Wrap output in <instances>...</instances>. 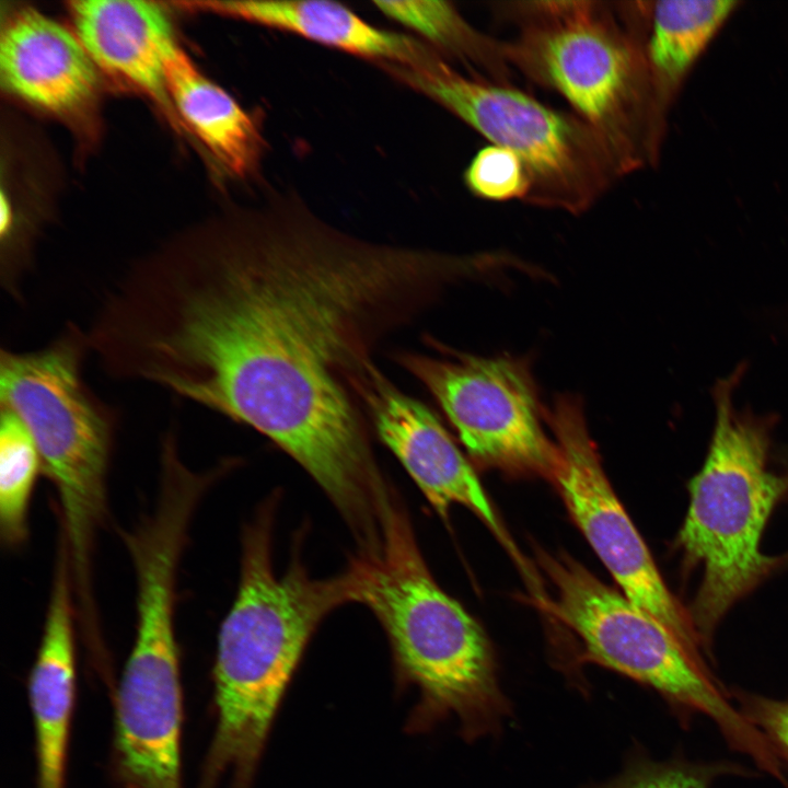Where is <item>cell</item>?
<instances>
[{"mask_svg":"<svg viewBox=\"0 0 788 788\" xmlns=\"http://www.w3.org/2000/svg\"><path fill=\"white\" fill-rule=\"evenodd\" d=\"M349 568L355 602L367 605L386 633L396 692L418 694L405 731L428 732L449 718L457 719L461 735L471 741L498 730L511 708L488 639L434 581L396 502L379 542Z\"/></svg>","mask_w":788,"mask_h":788,"instance_id":"cell-3","label":"cell"},{"mask_svg":"<svg viewBox=\"0 0 788 788\" xmlns=\"http://www.w3.org/2000/svg\"><path fill=\"white\" fill-rule=\"evenodd\" d=\"M742 715L757 728L779 758L788 762V700L741 694Z\"/></svg>","mask_w":788,"mask_h":788,"instance_id":"cell-22","label":"cell"},{"mask_svg":"<svg viewBox=\"0 0 788 788\" xmlns=\"http://www.w3.org/2000/svg\"><path fill=\"white\" fill-rule=\"evenodd\" d=\"M468 270L465 256L369 241L271 193L134 262L89 343L109 376L264 434L355 529L389 489L352 381L385 336Z\"/></svg>","mask_w":788,"mask_h":788,"instance_id":"cell-1","label":"cell"},{"mask_svg":"<svg viewBox=\"0 0 788 788\" xmlns=\"http://www.w3.org/2000/svg\"><path fill=\"white\" fill-rule=\"evenodd\" d=\"M73 592L72 568L62 542L40 644L27 686L34 721L36 788H66L76 699Z\"/></svg>","mask_w":788,"mask_h":788,"instance_id":"cell-14","label":"cell"},{"mask_svg":"<svg viewBox=\"0 0 788 788\" xmlns=\"http://www.w3.org/2000/svg\"><path fill=\"white\" fill-rule=\"evenodd\" d=\"M42 471L36 443L20 417L0 406V535L16 547L28 535V509Z\"/></svg>","mask_w":788,"mask_h":788,"instance_id":"cell-19","label":"cell"},{"mask_svg":"<svg viewBox=\"0 0 788 788\" xmlns=\"http://www.w3.org/2000/svg\"><path fill=\"white\" fill-rule=\"evenodd\" d=\"M380 440L392 451L431 507L447 518L452 505L474 512L529 573L498 521L474 470L431 410L403 392L372 362L354 382Z\"/></svg>","mask_w":788,"mask_h":788,"instance_id":"cell-11","label":"cell"},{"mask_svg":"<svg viewBox=\"0 0 788 788\" xmlns=\"http://www.w3.org/2000/svg\"><path fill=\"white\" fill-rule=\"evenodd\" d=\"M464 183L473 195L489 201H525L531 190L523 161L514 152L495 144L476 152L464 171Z\"/></svg>","mask_w":788,"mask_h":788,"instance_id":"cell-20","label":"cell"},{"mask_svg":"<svg viewBox=\"0 0 788 788\" xmlns=\"http://www.w3.org/2000/svg\"><path fill=\"white\" fill-rule=\"evenodd\" d=\"M738 4L730 0L651 2L645 56L661 126L686 76Z\"/></svg>","mask_w":788,"mask_h":788,"instance_id":"cell-17","label":"cell"},{"mask_svg":"<svg viewBox=\"0 0 788 788\" xmlns=\"http://www.w3.org/2000/svg\"><path fill=\"white\" fill-rule=\"evenodd\" d=\"M725 767L636 758L613 779L589 788H709Z\"/></svg>","mask_w":788,"mask_h":788,"instance_id":"cell-21","label":"cell"},{"mask_svg":"<svg viewBox=\"0 0 788 788\" xmlns=\"http://www.w3.org/2000/svg\"><path fill=\"white\" fill-rule=\"evenodd\" d=\"M167 92L177 118L229 175L257 171L265 140L253 115L206 78L178 47L167 63Z\"/></svg>","mask_w":788,"mask_h":788,"instance_id":"cell-16","label":"cell"},{"mask_svg":"<svg viewBox=\"0 0 788 788\" xmlns=\"http://www.w3.org/2000/svg\"><path fill=\"white\" fill-rule=\"evenodd\" d=\"M745 370L739 364L714 386V432L704 466L690 483L691 503L677 536L684 559L704 569L688 613L705 649L730 606L780 564L761 553L760 540L788 491V475L767 470L775 417L733 405Z\"/></svg>","mask_w":788,"mask_h":788,"instance_id":"cell-5","label":"cell"},{"mask_svg":"<svg viewBox=\"0 0 788 788\" xmlns=\"http://www.w3.org/2000/svg\"><path fill=\"white\" fill-rule=\"evenodd\" d=\"M271 501L245 526L240 583L223 619L212 671L216 725L196 788H253L287 690L321 621L355 602L349 568L312 578L299 560L278 576Z\"/></svg>","mask_w":788,"mask_h":788,"instance_id":"cell-2","label":"cell"},{"mask_svg":"<svg viewBox=\"0 0 788 788\" xmlns=\"http://www.w3.org/2000/svg\"><path fill=\"white\" fill-rule=\"evenodd\" d=\"M557 462L551 479L623 594L665 625L691 651L704 646L686 611L663 582L640 534L616 497L589 434L581 403L559 396L549 413Z\"/></svg>","mask_w":788,"mask_h":788,"instance_id":"cell-10","label":"cell"},{"mask_svg":"<svg viewBox=\"0 0 788 788\" xmlns=\"http://www.w3.org/2000/svg\"><path fill=\"white\" fill-rule=\"evenodd\" d=\"M85 331L69 324L43 348L1 349L0 406L31 432L60 503L76 590L91 593V554L107 511L113 414L84 382Z\"/></svg>","mask_w":788,"mask_h":788,"instance_id":"cell-6","label":"cell"},{"mask_svg":"<svg viewBox=\"0 0 788 788\" xmlns=\"http://www.w3.org/2000/svg\"><path fill=\"white\" fill-rule=\"evenodd\" d=\"M73 31L96 66L150 97L177 120L167 92V63L178 49L165 10L154 1H70Z\"/></svg>","mask_w":788,"mask_h":788,"instance_id":"cell-13","label":"cell"},{"mask_svg":"<svg viewBox=\"0 0 788 788\" xmlns=\"http://www.w3.org/2000/svg\"><path fill=\"white\" fill-rule=\"evenodd\" d=\"M220 15L288 32L358 57L408 68L424 67L438 55L417 38L379 28L349 8L333 1H201L194 2Z\"/></svg>","mask_w":788,"mask_h":788,"instance_id":"cell-15","label":"cell"},{"mask_svg":"<svg viewBox=\"0 0 788 788\" xmlns=\"http://www.w3.org/2000/svg\"><path fill=\"white\" fill-rule=\"evenodd\" d=\"M0 77L12 95L65 117L89 108L97 91L96 66L74 32L28 7L2 21Z\"/></svg>","mask_w":788,"mask_h":788,"instance_id":"cell-12","label":"cell"},{"mask_svg":"<svg viewBox=\"0 0 788 788\" xmlns=\"http://www.w3.org/2000/svg\"><path fill=\"white\" fill-rule=\"evenodd\" d=\"M381 68L490 144L514 152L531 178L526 204L580 215L622 177L603 141L573 113L552 108L510 84L463 74L442 56L418 68Z\"/></svg>","mask_w":788,"mask_h":788,"instance_id":"cell-7","label":"cell"},{"mask_svg":"<svg viewBox=\"0 0 788 788\" xmlns=\"http://www.w3.org/2000/svg\"><path fill=\"white\" fill-rule=\"evenodd\" d=\"M540 561L555 589L552 612L577 633L589 659L653 688L676 707L709 717L761 769L775 766L763 733L726 697L703 658L665 625L576 560L542 553Z\"/></svg>","mask_w":788,"mask_h":788,"instance_id":"cell-8","label":"cell"},{"mask_svg":"<svg viewBox=\"0 0 788 788\" xmlns=\"http://www.w3.org/2000/svg\"><path fill=\"white\" fill-rule=\"evenodd\" d=\"M649 11L647 2L599 0L498 8L518 26L506 42L511 67L566 100L622 175L656 158L662 132L645 56Z\"/></svg>","mask_w":788,"mask_h":788,"instance_id":"cell-4","label":"cell"},{"mask_svg":"<svg viewBox=\"0 0 788 788\" xmlns=\"http://www.w3.org/2000/svg\"><path fill=\"white\" fill-rule=\"evenodd\" d=\"M448 354L401 351L394 359L436 398L472 456L551 478L558 451L542 429L525 366L511 358Z\"/></svg>","mask_w":788,"mask_h":788,"instance_id":"cell-9","label":"cell"},{"mask_svg":"<svg viewBox=\"0 0 788 788\" xmlns=\"http://www.w3.org/2000/svg\"><path fill=\"white\" fill-rule=\"evenodd\" d=\"M386 18L419 35L441 56L461 61L473 77L509 84L507 43L470 24L451 2L439 0L373 1Z\"/></svg>","mask_w":788,"mask_h":788,"instance_id":"cell-18","label":"cell"},{"mask_svg":"<svg viewBox=\"0 0 788 788\" xmlns=\"http://www.w3.org/2000/svg\"><path fill=\"white\" fill-rule=\"evenodd\" d=\"M780 563H788V555L784 560H780Z\"/></svg>","mask_w":788,"mask_h":788,"instance_id":"cell-23","label":"cell"}]
</instances>
